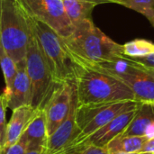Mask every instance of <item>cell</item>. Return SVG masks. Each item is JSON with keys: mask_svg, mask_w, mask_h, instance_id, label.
Returning a JSON list of instances; mask_svg holds the SVG:
<instances>
[{"mask_svg": "<svg viewBox=\"0 0 154 154\" xmlns=\"http://www.w3.org/2000/svg\"><path fill=\"white\" fill-rule=\"evenodd\" d=\"M63 42L74 61L79 66L116 61L123 57L122 45L105 34L92 19L74 26L72 33L63 39Z\"/></svg>", "mask_w": 154, "mask_h": 154, "instance_id": "6da1fadb", "label": "cell"}, {"mask_svg": "<svg viewBox=\"0 0 154 154\" xmlns=\"http://www.w3.org/2000/svg\"><path fill=\"white\" fill-rule=\"evenodd\" d=\"M78 106L135 100L133 91L116 78L79 66L76 76Z\"/></svg>", "mask_w": 154, "mask_h": 154, "instance_id": "7a4b0ae2", "label": "cell"}, {"mask_svg": "<svg viewBox=\"0 0 154 154\" xmlns=\"http://www.w3.org/2000/svg\"><path fill=\"white\" fill-rule=\"evenodd\" d=\"M26 16V15H25ZM42 52L57 83L76 79L78 65L68 51L63 39L49 25L26 16Z\"/></svg>", "mask_w": 154, "mask_h": 154, "instance_id": "3957f363", "label": "cell"}, {"mask_svg": "<svg viewBox=\"0 0 154 154\" xmlns=\"http://www.w3.org/2000/svg\"><path fill=\"white\" fill-rule=\"evenodd\" d=\"M30 27L16 0H1L0 44L15 61L25 59Z\"/></svg>", "mask_w": 154, "mask_h": 154, "instance_id": "277c9868", "label": "cell"}, {"mask_svg": "<svg viewBox=\"0 0 154 154\" xmlns=\"http://www.w3.org/2000/svg\"><path fill=\"white\" fill-rule=\"evenodd\" d=\"M25 64L32 87L31 106L34 109L42 110L58 83L53 79L51 71L31 28L25 55Z\"/></svg>", "mask_w": 154, "mask_h": 154, "instance_id": "5b68a950", "label": "cell"}, {"mask_svg": "<svg viewBox=\"0 0 154 154\" xmlns=\"http://www.w3.org/2000/svg\"><path fill=\"white\" fill-rule=\"evenodd\" d=\"M141 102L136 100H123L106 104L78 106L76 109L78 134L68 146L81 143L115 117L126 111L138 108Z\"/></svg>", "mask_w": 154, "mask_h": 154, "instance_id": "8992f818", "label": "cell"}, {"mask_svg": "<svg viewBox=\"0 0 154 154\" xmlns=\"http://www.w3.org/2000/svg\"><path fill=\"white\" fill-rule=\"evenodd\" d=\"M81 66L116 78L133 91L136 101H154V78L123 57L116 61H104Z\"/></svg>", "mask_w": 154, "mask_h": 154, "instance_id": "52a82bcc", "label": "cell"}, {"mask_svg": "<svg viewBox=\"0 0 154 154\" xmlns=\"http://www.w3.org/2000/svg\"><path fill=\"white\" fill-rule=\"evenodd\" d=\"M24 14L43 22L61 38L69 37L74 26L64 10L63 0H16Z\"/></svg>", "mask_w": 154, "mask_h": 154, "instance_id": "ba28073f", "label": "cell"}, {"mask_svg": "<svg viewBox=\"0 0 154 154\" xmlns=\"http://www.w3.org/2000/svg\"><path fill=\"white\" fill-rule=\"evenodd\" d=\"M77 97L76 79L58 83L43 107L46 117L48 137L66 119L73 100Z\"/></svg>", "mask_w": 154, "mask_h": 154, "instance_id": "9c48e42d", "label": "cell"}, {"mask_svg": "<svg viewBox=\"0 0 154 154\" xmlns=\"http://www.w3.org/2000/svg\"><path fill=\"white\" fill-rule=\"evenodd\" d=\"M78 106V97L73 100L70 110L55 132L48 137L45 154H57L62 152L77 136L76 109Z\"/></svg>", "mask_w": 154, "mask_h": 154, "instance_id": "30bf717a", "label": "cell"}, {"mask_svg": "<svg viewBox=\"0 0 154 154\" xmlns=\"http://www.w3.org/2000/svg\"><path fill=\"white\" fill-rule=\"evenodd\" d=\"M137 109L138 108L132 109L117 116L106 125L95 132L81 143H85L99 147H106L114 138L122 134L125 131V129L128 127L129 124L134 117Z\"/></svg>", "mask_w": 154, "mask_h": 154, "instance_id": "8fae6325", "label": "cell"}, {"mask_svg": "<svg viewBox=\"0 0 154 154\" xmlns=\"http://www.w3.org/2000/svg\"><path fill=\"white\" fill-rule=\"evenodd\" d=\"M17 71L14 77L11 92L7 97V107L12 111L23 106H31L32 87L26 70L25 59L16 63Z\"/></svg>", "mask_w": 154, "mask_h": 154, "instance_id": "7c38bea8", "label": "cell"}, {"mask_svg": "<svg viewBox=\"0 0 154 154\" xmlns=\"http://www.w3.org/2000/svg\"><path fill=\"white\" fill-rule=\"evenodd\" d=\"M27 144V151H45L48 133L43 110L37 109L34 116L22 134Z\"/></svg>", "mask_w": 154, "mask_h": 154, "instance_id": "4fadbf2b", "label": "cell"}, {"mask_svg": "<svg viewBox=\"0 0 154 154\" xmlns=\"http://www.w3.org/2000/svg\"><path fill=\"white\" fill-rule=\"evenodd\" d=\"M36 110L37 109H34L29 105L23 106L13 110L11 119L6 125L5 142L3 148H8L19 140L27 125L34 116Z\"/></svg>", "mask_w": 154, "mask_h": 154, "instance_id": "5bb4252c", "label": "cell"}, {"mask_svg": "<svg viewBox=\"0 0 154 154\" xmlns=\"http://www.w3.org/2000/svg\"><path fill=\"white\" fill-rule=\"evenodd\" d=\"M152 120H154L152 106L148 102H141L134 117L122 134L144 136L145 130Z\"/></svg>", "mask_w": 154, "mask_h": 154, "instance_id": "9a60e30c", "label": "cell"}, {"mask_svg": "<svg viewBox=\"0 0 154 154\" xmlns=\"http://www.w3.org/2000/svg\"><path fill=\"white\" fill-rule=\"evenodd\" d=\"M64 10L73 26L92 19V12L96 4L83 0H63Z\"/></svg>", "mask_w": 154, "mask_h": 154, "instance_id": "2e32d148", "label": "cell"}, {"mask_svg": "<svg viewBox=\"0 0 154 154\" xmlns=\"http://www.w3.org/2000/svg\"><path fill=\"white\" fill-rule=\"evenodd\" d=\"M148 139L145 136L124 135L120 134L114 138L106 146L108 152H139Z\"/></svg>", "mask_w": 154, "mask_h": 154, "instance_id": "e0dca14e", "label": "cell"}, {"mask_svg": "<svg viewBox=\"0 0 154 154\" xmlns=\"http://www.w3.org/2000/svg\"><path fill=\"white\" fill-rule=\"evenodd\" d=\"M123 55L128 58H142L154 53V43L144 39H135L122 45Z\"/></svg>", "mask_w": 154, "mask_h": 154, "instance_id": "ac0fdd59", "label": "cell"}, {"mask_svg": "<svg viewBox=\"0 0 154 154\" xmlns=\"http://www.w3.org/2000/svg\"><path fill=\"white\" fill-rule=\"evenodd\" d=\"M0 66L3 71L5 88L4 93L5 94L6 97L9 96L12 88V85L16 75L17 71V65L15 61L10 57V55L4 50L2 45L0 44Z\"/></svg>", "mask_w": 154, "mask_h": 154, "instance_id": "d6986e66", "label": "cell"}, {"mask_svg": "<svg viewBox=\"0 0 154 154\" xmlns=\"http://www.w3.org/2000/svg\"><path fill=\"white\" fill-rule=\"evenodd\" d=\"M120 5L144 15L154 28V0H122Z\"/></svg>", "mask_w": 154, "mask_h": 154, "instance_id": "ffe728a7", "label": "cell"}, {"mask_svg": "<svg viewBox=\"0 0 154 154\" xmlns=\"http://www.w3.org/2000/svg\"><path fill=\"white\" fill-rule=\"evenodd\" d=\"M61 154H109L106 147H99L90 143H80L66 147ZM58 154V153H57Z\"/></svg>", "mask_w": 154, "mask_h": 154, "instance_id": "44dd1931", "label": "cell"}, {"mask_svg": "<svg viewBox=\"0 0 154 154\" xmlns=\"http://www.w3.org/2000/svg\"><path fill=\"white\" fill-rule=\"evenodd\" d=\"M7 108V97L3 92L0 95V149L3 148L5 142L6 135V122H5V110Z\"/></svg>", "mask_w": 154, "mask_h": 154, "instance_id": "7402d4cb", "label": "cell"}, {"mask_svg": "<svg viewBox=\"0 0 154 154\" xmlns=\"http://www.w3.org/2000/svg\"><path fill=\"white\" fill-rule=\"evenodd\" d=\"M27 151V144L24 137L21 135L19 140L8 148L0 149V154H24Z\"/></svg>", "mask_w": 154, "mask_h": 154, "instance_id": "603a6c76", "label": "cell"}, {"mask_svg": "<svg viewBox=\"0 0 154 154\" xmlns=\"http://www.w3.org/2000/svg\"><path fill=\"white\" fill-rule=\"evenodd\" d=\"M123 57L132 62L143 65L144 67H148V68H154V53L150 54L148 56L145 57H142V58H128L123 55Z\"/></svg>", "mask_w": 154, "mask_h": 154, "instance_id": "cb8c5ba5", "label": "cell"}, {"mask_svg": "<svg viewBox=\"0 0 154 154\" xmlns=\"http://www.w3.org/2000/svg\"><path fill=\"white\" fill-rule=\"evenodd\" d=\"M140 153H147L153 154L154 153V138L147 140L143 146L142 147L141 151L139 152Z\"/></svg>", "mask_w": 154, "mask_h": 154, "instance_id": "d4e9b609", "label": "cell"}, {"mask_svg": "<svg viewBox=\"0 0 154 154\" xmlns=\"http://www.w3.org/2000/svg\"><path fill=\"white\" fill-rule=\"evenodd\" d=\"M144 136L149 140V139H152L154 138V120H152L149 125L147 126L145 133H144Z\"/></svg>", "mask_w": 154, "mask_h": 154, "instance_id": "484cf974", "label": "cell"}, {"mask_svg": "<svg viewBox=\"0 0 154 154\" xmlns=\"http://www.w3.org/2000/svg\"><path fill=\"white\" fill-rule=\"evenodd\" d=\"M83 1H88L96 4L97 5H103V4H117L120 5L122 0H83Z\"/></svg>", "mask_w": 154, "mask_h": 154, "instance_id": "4316f807", "label": "cell"}, {"mask_svg": "<svg viewBox=\"0 0 154 154\" xmlns=\"http://www.w3.org/2000/svg\"><path fill=\"white\" fill-rule=\"evenodd\" d=\"M124 58V57H123ZM130 61V60H129ZM133 63H134V62H133ZM135 65H137L139 68H141L143 70H144L145 72H147L149 75H151L152 78H154V68H148V67H144V66H143V65H140V64H137V63H134Z\"/></svg>", "mask_w": 154, "mask_h": 154, "instance_id": "83f0119b", "label": "cell"}, {"mask_svg": "<svg viewBox=\"0 0 154 154\" xmlns=\"http://www.w3.org/2000/svg\"><path fill=\"white\" fill-rule=\"evenodd\" d=\"M24 154H45V151H26Z\"/></svg>", "mask_w": 154, "mask_h": 154, "instance_id": "f1b7e54d", "label": "cell"}, {"mask_svg": "<svg viewBox=\"0 0 154 154\" xmlns=\"http://www.w3.org/2000/svg\"><path fill=\"white\" fill-rule=\"evenodd\" d=\"M148 103H150V104H151V105L152 106V107L154 108V101H152V102H148Z\"/></svg>", "mask_w": 154, "mask_h": 154, "instance_id": "f546056e", "label": "cell"}, {"mask_svg": "<svg viewBox=\"0 0 154 154\" xmlns=\"http://www.w3.org/2000/svg\"><path fill=\"white\" fill-rule=\"evenodd\" d=\"M0 7H1V0H0Z\"/></svg>", "mask_w": 154, "mask_h": 154, "instance_id": "4dcf8cb0", "label": "cell"}, {"mask_svg": "<svg viewBox=\"0 0 154 154\" xmlns=\"http://www.w3.org/2000/svg\"><path fill=\"white\" fill-rule=\"evenodd\" d=\"M58 154H61V153H58Z\"/></svg>", "mask_w": 154, "mask_h": 154, "instance_id": "1f68e13d", "label": "cell"}, {"mask_svg": "<svg viewBox=\"0 0 154 154\" xmlns=\"http://www.w3.org/2000/svg\"><path fill=\"white\" fill-rule=\"evenodd\" d=\"M153 154H154V153H153Z\"/></svg>", "mask_w": 154, "mask_h": 154, "instance_id": "d6a6232c", "label": "cell"}]
</instances>
